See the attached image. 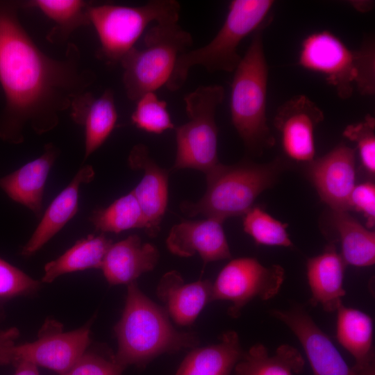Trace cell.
<instances>
[{"mask_svg": "<svg viewBox=\"0 0 375 375\" xmlns=\"http://www.w3.org/2000/svg\"><path fill=\"white\" fill-rule=\"evenodd\" d=\"M20 1H0V84L5 105L0 112V138L24 141L27 126L38 135L57 126L60 114L97 79L78 47L67 43L60 58L50 57L20 22Z\"/></svg>", "mask_w": 375, "mask_h": 375, "instance_id": "obj_1", "label": "cell"}, {"mask_svg": "<svg viewBox=\"0 0 375 375\" xmlns=\"http://www.w3.org/2000/svg\"><path fill=\"white\" fill-rule=\"evenodd\" d=\"M114 331L118 342L115 359L124 369L144 367L159 355L199 344L194 333L177 331L165 308L144 295L136 281L128 285L124 311Z\"/></svg>", "mask_w": 375, "mask_h": 375, "instance_id": "obj_2", "label": "cell"}, {"mask_svg": "<svg viewBox=\"0 0 375 375\" xmlns=\"http://www.w3.org/2000/svg\"><path fill=\"white\" fill-rule=\"evenodd\" d=\"M285 165L281 158L263 164L249 160L233 165L220 162L206 175L203 196L195 202L183 201L180 208L189 217L203 215L222 222L244 215L257 197L276 183Z\"/></svg>", "mask_w": 375, "mask_h": 375, "instance_id": "obj_3", "label": "cell"}, {"mask_svg": "<svg viewBox=\"0 0 375 375\" xmlns=\"http://www.w3.org/2000/svg\"><path fill=\"white\" fill-rule=\"evenodd\" d=\"M274 4L272 0L231 1L216 35L205 46L190 49L178 58L166 88L172 92L178 90L190 68L196 65L209 72H233L242 58L238 52L240 44L251 33L268 25Z\"/></svg>", "mask_w": 375, "mask_h": 375, "instance_id": "obj_4", "label": "cell"}, {"mask_svg": "<svg viewBox=\"0 0 375 375\" xmlns=\"http://www.w3.org/2000/svg\"><path fill=\"white\" fill-rule=\"evenodd\" d=\"M253 33L250 45L235 69L231 85V121L246 149L260 155L275 140L267 124L268 66L262 32Z\"/></svg>", "mask_w": 375, "mask_h": 375, "instance_id": "obj_5", "label": "cell"}, {"mask_svg": "<svg viewBox=\"0 0 375 375\" xmlns=\"http://www.w3.org/2000/svg\"><path fill=\"white\" fill-rule=\"evenodd\" d=\"M375 48L372 41L351 49L329 31L313 32L302 41L298 64L322 75L340 98L351 97L355 90L362 95L375 92Z\"/></svg>", "mask_w": 375, "mask_h": 375, "instance_id": "obj_6", "label": "cell"}, {"mask_svg": "<svg viewBox=\"0 0 375 375\" xmlns=\"http://www.w3.org/2000/svg\"><path fill=\"white\" fill-rule=\"evenodd\" d=\"M191 34L176 22L156 23L146 32L144 45L122 60L126 94L136 101L143 94L165 85L178 58L191 49Z\"/></svg>", "mask_w": 375, "mask_h": 375, "instance_id": "obj_7", "label": "cell"}, {"mask_svg": "<svg viewBox=\"0 0 375 375\" xmlns=\"http://www.w3.org/2000/svg\"><path fill=\"white\" fill-rule=\"evenodd\" d=\"M180 10L175 0H151L140 6L93 3L89 18L100 44L97 57L108 65L120 64L150 24L176 22Z\"/></svg>", "mask_w": 375, "mask_h": 375, "instance_id": "obj_8", "label": "cell"}, {"mask_svg": "<svg viewBox=\"0 0 375 375\" xmlns=\"http://www.w3.org/2000/svg\"><path fill=\"white\" fill-rule=\"evenodd\" d=\"M225 92L218 85L199 86L184 97L189 120L175 127L176 153L172 170L193 169L205 176L220 162L215 114Z\"/></svg>", "mask_w": 375, "mask_h": 375, "instance_id": "obj_9", "label": "cell"}, {"mask_svg": "<svg viewBox=\"0 0 375 375\" xmlns=\"http://www.w3.org/2000/svg\"><path fill=\"white\" fill-rule=\"evenodd\" d=\"M90 342L88 325L63 332L60 322L48 319L35 341L6 349L0 356V365L26 362L62 375L87 350Z\"/></svg>", "mask_w": 375, "mask_h": 375, "instance_id": "obj_10", "label": "cell"}, {"mask_svg": "<svg viewBox=\"0 0 375 375\" xmlns=\"http://www.w3.org/2000/svg\"><path fill=\"white\" fill-rule=\"evenodd\" d=\"M285 277L278 265L266 267L255 258L231 260L219 272L212 287V301L226 300L232 303L228 314L240 316L242 308L256 297L268 300L276 296Z\"/></svg>", "mask_w": 375, "mask_h": 375, "instance_id": "obj_11", "label": "cell"}, {"mask_svg": "<svg viewBox=\"0 0 375 375\" xmlns=\"http://www.w3.org/2000/svg\"><path fill=\"white\" fill-rule=\"evenodd\" d=\"M323 119L321 108L303 94L292 97L278 108L274 124L289 158L306 164L315 158V131Z\"/></svg>", "mask_w": 375, "mask_h": 375, "instance_id": "obj_12", "label": "cell"}, {"mask_svg": "<svg viewBox=\"0 0 375 375\" xmlns=\"http://www.w3.org/2000/svg\"><path fill=\"white\" fill-rule=\"evenodd\" d=\"M272 315L296 335L306 354L313 375H358L342 358L331 338L300 305L288 310H272Z\"/></svg>", "mask_w": 375, "mask_h": 375, "instance_id": "obj_13", "label": "cell"}, {"mask_svg": "<svg viewBox=\"0 0 375 375\" xmlns=\"http://www.w3.org/2000/svg\"><path fill=\"white\" fill-rule=\"evenodd\" d=\"M306 173L321 200L333 211H348L356 181L355 149L340 144L306 164Z\"/></svg>", "mask_w": 375, "mask_h": 375, "instance_id": "obj_14", "label": "cell"}, {"mask_svg": "<svg viewBox=\"0 0 375 375\" xmlns=\"http://www.w3.org/2000/svg\"><path fill=\"white\" fill-rule=\"evenodd\" d=\"M128 164L132 169L143 172L142 178L132 192L144 216L145 232L155 238L160 231L167 206L169 170L160 167L151 157L148 147L142 143L132 148Z\"/></svg>", "mask_w": 375, "mask_h": 375, "instance_id": "obj_15", "label": "cell"}, {"mask_svg": "<svg viewBox=\"0 0 375 375\" xmlns=\"http://www.w3.org/2000/svg\"><path fill=\"white\" fill-rule=\"evenodd\" d=\"M222 223L210 218L183 220L172 227L166 240L167 247L181 257L198 253L203 267L210 262L230 259L231 253Z\"/></svg>", "mask_w": 375, "mask_h": 375, "instance_id": "obj_16", "label": "cell"}, {"mask_svg": "<svg viewBox=\"0 0 375 375\" xmlns=\"http://www.w3.org/2000/svg\"><path fill=\"white\" fill-rule=\"evenodd\" d=\"M58 154L56 146L46 144L39 157L0 178V188L12 200L26 206L40 218L45 184Z\"/></svg>", "mask_w": 375, "mask_h": 375, "instance_id": "obj_17", "label": "cell"}, {"mask_svg": "<svg viewBox=\"0 0 375 375\" xmlns=\"http://www.w3.org/2000/svg\"><path fill=\"white\" fill-rule=\"evenodd\" d=\"M95 175L93 167L84 165L71 182L51 201L21 254L30 256L41 249L76 214L78 193L82 184L91 182Z\"/></svg>", "mask_w": 375, "mask_h": 375, "instance_id": "obj_18", "label": "cell"}, {"mask_svg": "<svg viewBox=\"0 0 375 375\" xmlns=\"http://www.w3.org/2000/svg\"><path fill=\"white\" fill-rule=\"evenodd\" d=\"M74 122L84 127V160L98 149L115 128L117 112L114 94L110 89L99 97L87 91L79 95L70 106Z\"/></svg>", "mask_w": 375, "mask_h": 375, "instance_id": "obj_19", "label": "cell"}, {"mask_svg": "<svg viewBox=\"0 0 375 375\" xmlns=\"http://www.w3.org/2000/svg\"><path fill=\"white\" fill-rule=\"evenodd\" d=\"M212 283L209 280L185 283L180 274H165L157 287V296L168 315L178 325H191L204 306L212 301Z\"/></svg>", "mask_w": 375, "mask_h": 375, "instance_id": "obj_20", "label": "cell"}, {"mask_svg": "<svg viewBox=\"0 0 375 375\" xmlns=\"http://www.w3.org/2000/svg\"><path fill=\"white\" fill-rule=\"evenodd\" d=\"M159 252L151 244H142L138 235L112 244L101 269L110 285L130 284L142 274L154 269Z\"/></svg>", "mask_w": 375, "mask_h": 375, "instance_id": "obj_21", "label": "cell"}, {"mask_svg": "<svg viewBox=\"0 0 375 375\" xmlns=\"http://www.w3.org/2000/svg\"><path fill=\"white\" fill-rule=\"evenodd\" d=\"M347 265L333 243L322 253L308 260L307 278L312 306L319 304L329 312L337 310L342 303V297L346 294L343 281Z\"/></svg>", "mask_w": 375, "mask_h": 375, "instance_id": "obj_22", "label": "cell"}, {"mask_svg": "<svg viewBox=\"0 0 375 375\" xmlns=\"http://www.w3.org/2000/svg\"><path fill=\"white\" fill-rule=\"evenodd\" d=\"M336 337L354 358L353 369L358 375H375L373 347V321L358 309L342 303L337 309Z\"/></svg>", "mask_w": 375, "mask_h": 375, "instance_id": "obj_23", "label": "cell"}, {"mask_svg": "<svg viewBox=\"0 0 375 375\" xmlns=\"http://www.w3.org/2000/svg\"><path fill=\"white\" fill-rule=\"evenodd\" d=\"M243 353L238 333L229 331L219 343L190 351L175 375H231Z\"/></svg>", "mask_w": 375, "mask_h": 375, "instance_id": "obj_24", "label": "cell"}, {"mask_svg": "<svg viewBox=\"0 0 375 375\" xmlns=\"http://www.w3.org/2000/svg\"><path fill=\"white\" fill-rule=\"evenodd\" d=\"M304 365L303 356L292 346L282 344L269 356L263 344H256L244 351L234 371L235 375H294L301 372Z\"/></svg>", "mask_w": 375, "mask_h": 375, "instance_id": "obj_25", "label": "cell"}, {"mask_svg": "<svg viewBox=\"0 0 375 375\" xmlns=\"http://www.w3.org/2000/svg\"><path fill=\"white\" fill-rule=\"evenodd\" d=\"M104 233L90 235L77 241L57 259L44 266L43 283H51L60 276L74 272L101 267L104 257L112 244Z\"/></svg>", "mask_w": 375, "mask_h": 375, "instance_id": "obj_26", "label": "cell"}, {"mask_svg": "<svg viewBox=\"0 0 375 375\" xmlns=\"http://www.w3.org/2000/svg\"><path fill=\"white\" fill-rule=\"evenodd\" d=\"M22 8H37L55 24L47 36L51 43L66 42L78 28L90 25L89 8L83 0H32L20 1Z\"/></svg>", "mask_w": 375, "mask_h": 375, "instance_id": "obj_27", "label": "cell"}, {"mask_svg": "<svg viewBox=\"0 0 375 375\" xmlns=\"http://www.w3.org/2000/svg\"><path fill=\"white\" fill-rule=\"evenodd\" d=\"M332 224L341 244V256L347 265L368 267L375 262V232L360 224L348 211H333Z\"/></svg>", "mask_w": 375, "mask_h": 375, "instance_id": "obj_28", "label": "cell"}, {"mask_svg": "<svg viewBox=\"0 0 375 375\" xmlns=\"http://www.w3.org/2000/svg\"><path fill=\"white\" fill-rule=\"evenodd\" d=\"M89 221L101 233H119L131 228L146 227L144 216L132 191L109 206L94 210Z\"/></svg>", "mask_w": 375, "mask_h": 375, "instance_id": "obj_29", "label": "cell"}, {"mask_svg": "<svg viewBox=\"0 0 375 375\" xmlns=\"http://www.w3.org/2000/svg\"><path fill=\"white\" fill-rule=\"evenodd\" d=\"M287 227L259 207L253 206L244 215V231L257 244L293 247Z\"/></svg>", "mask_w": 375, "mask_h": 375, "instance_id": "obj_30", "label": "cell"}, {"mask_svg": "<svg viewBox=\"0 0 375 375\" xmlns=\"http://www.w3.org/2000/svg\"><path fill=\"white\" fill-rule=\"evenodd\" d=\"M131 121L137 128L152 133L175 128L166 101L159 99L155 92H147L136 101Z\"/></svg>", "mask_w": 375, "mask_h": 375, "instance_id": "obj_31", "label": "cell"}, {"mask_svg": "<svg viewBox=\"0 0 375 375\" xmlns=\"http://www.w3.org/2000/svg\"><path fill=\"white\" fill-rule=\"evenodd\" d=\"M343 135L356 144L362 167L372 178L375 175V119L370 115L363 121L347 126Z\"/></svg>", "mask_w": 375, "mask_h": 375, "instance_id": "obj_32", "label": "cell"}, {"mask_svg": "<svg viewBox=\"0 0 375 375\" xmlns=\"http://www.w3.org/2000/svg\"><path fill=\"white\" fill-rule=\"evenodd\" d=\"M124 369L115 355L97 350H86L62 375H122Z\"/></svg>", "mask_w": 375, "mask_h": 375, "instance_id": "obj_33", "label": "cell"}, {"mask_svg": "<svg viewBox=\"0 0 375 375\" xmlns=\"http://www.w3.org/2000/svg\"><path fill=\"white\" fill-rule=\"evenodd\" d=\"M40 286V282L0 258V299L30 294Z\"/></svg>", "mask_w": 375, "mask_h": 375, "instance_id": "obj_34", "label": "cell"}, {"mask_svg": "<svg viewBox=\"0 0 375 375\" xmlns=\"http://www.w3.org/2000/svg\"><path fill=\"white\" fill-rule=\"evenodd\" d=\"M349 210L362 212L368 229L375 225V185L372 181L356 185L349 201Z\"/></svg>", "mask_w": 375, "mask_h": 375, "instance_id": "obj_35", "label": "cell"}, {"mask_svg": "<svg viewBox=\"0 0 375 375\" xmlns=\"http://www.w3.org/2000/svg\"><path fill=\"white\" fill-rule=\"evenodd\" d=\"M1 310L2 308L0 306V317L2 315ZM19 334V331L15 327L8 329L0 328V356L6 349L15 344V341L18 338Z\"/></svg>", "mask_w": 375, "mask_h": 375, "instance_id": "obj_36", "label": "cell"}, {"mask_svg": "<svg viewBox=\"0 0 375 375\" xmlns=\"http://www.w3.org/2000/svg\"><path fill=\"white\" fill-rule=\"evenodd\" d=\"M14 375H40L38 367L32 363L22 362L15 365Z\"/></svg>", "mask_w": 375, "mask_h": 375, "instance_id": "obj_37", "label": "cell"}]
</instances>
